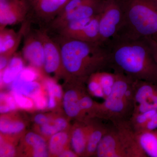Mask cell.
Segmentation results:
<instances>
[{
  "mask_svg": "<svg viewBox=\"0 0 157 157\" xmlns=\"http://www.w3.org/2000/svg\"><path fill=\"white\" fill-rule=\"evenodd\" d=\"M157 129V112L146 124L143 132L152 131Z\"/></svg>",
  "mask_w": 157,
  "mask_h": 157,
  "instance_id": "cell-36",
  "label": "cell"
},
{
  "mask_svg": "<svg viewBox=\"0 0 157 157\" xmlns=\"http://www.w3.org/2000/svg\"><path fill=\"white\" fill-rule=\"evenodd\" d=\"M96 155L98 157H128L118 133L113 125L109 127L101 139Z\"/></svg>",
  "mask_w": 157,
  "mask_h": 157,
  "instance_id": "cell-12",
  "label": "cell"
},
{
  "mask_svg": "<svg viewBox=\"0 0 157 157\" xmlns=\"http://www.w3.org/2000/svg\"><path fill=\"white\" fill-rule=\"evenodd\" d=\"M30 24L27 20L21 24L18 32L6 28L0 30V56L5 57L10 60L19 47L23 38L26 29Z\"/></svg>",
  "mask_w": 157,
  "mask_h": 157,
  "instance_id": "cell-13",
  "label": "cell"
},
{
  "mask_svg": "<svg viewBox=\"0 0 157 157\" xmlns=\"http://www.w3.org/2000/svg\"><path fill=\"white\" fill-rule=\"evenodd\" d=\"M151 41L153 44V46L155 58L157 62V42H155V41L152 40H151Z\"/></svg>",
  "mask_w": 157,
  "mask_h": 157,
  "instance_id": "cell-43",
  "label": "cell"
},
{
  "mask_svg": "<svg viewBox=\"0 0 157 157\" xmlns=\"http://www.w3.org/2000/svg\"><path fill=\"white\" fill-rule=\"evenodd\" d=\"M68 138V135L63 132H59L52 135L49 142L50 152L53 155H59L63 151Z\"/></svg>",
  "mask_w": 157,
  "mask_h": 157,
  "instance_id": "cell-22",
  "label": "cell"
},
{
  "mask_svg": "<svg viewBox=\"0 0 157 157\" xmlns=\"http://www.w3.org/2000/svg\"><path fill=\"white\" fill-rule=\"evenodd\" d=\"M76 153L70 151H62L59 155V156L62 157H76Z\"/></svg>",
  "mask_w": 157,
  "mask_h": 157,
  "instance_id": "cell-41",
  "label": "cell"
},
{
  "mask_svg": "<svg viewBox=\"0 0 157 157\" xmlns=\"http://www.w3.org/2000/svg\"><path fill=\"white\" fill-rule=\"evenodd\" d=\"M134 100L135 107L133 113L157 110V84L135 80Z\"/></svg>",
  "mask_w": 157,
  "mask_h": 157,
  "instance_id": "cell-8",
  "label": "cell"
},
{
  "mask_svg": "<svg viewBox=\"0 0 157 157\" xmlns=\"http://www.w3.org/2000/svg\"><path fill=\"white\" fill-rule=\"evenodd\" d=\"M33 156L35 157H45L48 156L46 143L33 147Z\"/></svg>",
  "mask_w": 157,
  "mask_h": 157,
  "instance_id": "cell-33",
  "label": "cell"
},
{
  "mask_svg": "<svg viewBox=\"0 0 157 157\" xmlns=\"http://www.w3.org/2000/svg\"><path fill=\"white\" fill-rule=\"evenodd\" d=\"M122 11L117 0H105L99 19L98 42L106 44L117 35L123 23Z\"/></svg>",
  "mask_w": 157,
  "mask_h": 157,
  "instance_id": "cell-6",
  "label": "cell"
},
{
  "mask_svg": "<svg viewBox=\"0 0 157 157\" xmlns=\"http://www.w3.org/2000/svg\"><path fill=\"white\" fill-rule=\"evenodd\" d=\"M40 130L43 134L47 135H53L60 132L59 130L54 123L53 124H51L48 123L44 124L42 125Z\"/></svg>",
  "mask_w": 157,
  "mask_h": 157,
  "instance_id": "cell-34",
  "label": "cell"
},
{
  "mask_svg": "<svg viewBox=\"0 0 157 157\" xmlns=\"http://www.w3.org/2000/svg\"><path fill=\"white\" fill-rule=\"evenodd\" d=\"M100 14L93 17L77 35L71 39L88 42H98L99 39V19Z\"/></svg>",
  "mask_w": 157,
  "mask_h": 157,
  "instance_id": "cell-17",
  "label": "cell"
},
{
  "mask_svg": "<svg viewBox=\"0 0 157 157\" xmlns=\"http://www.w3.org/2000/svg\"><path fill=\"white\" fill-rule=\"evenodd\" d=\"M96 104L89 96L82 95L79 100V106L82 113L86 111L92 113Z\"/></svg>",
  "mask_w": 157,
  "mask_h": 157,
  "instance_id": "cell-29",
  "label": "cell"
},
{
  "mask_svg": "<svg viewBox=\"0 0 157 157\" xmlns=\"http://www.w3.org/2000/svg\"><path fill=\"white\" fill-rule=\"evenodd\" d=\"M117 1L124 17L117 34L143 37L157 42V0Z\"/></svg>",
  "mask_w": 157,
  "mask_h": 157,
  "instance_id": "cell-3",
  "label": "cell"
},
{
  "mask_svg": "<svg viewBox=\"0 0 157 157\" xmlns=\"http://www.w3.org/2000/svg\"><path fill=\"white\" fill-rule=\"evenodd\" d=\"M45 85L48 91V95H52L58 98H61V88L54 81L50 79H46Z\"/></svg>",
  "mask_w": 157,
  "mask_h": 157,
  "instance_id": "cell-28",
  "label": "cell"
},
{
  "mask_svg": "<svg viewBox=\"0 0 157 157\" xmlns=\"http://www.w3.org/2000/svg\"><path fill=\"white\" fill-rule=\"evenodd\" d=\"M120 137L128 157H147L140 146L137 132L129 120L112 122Z\"/></svg>",
  "mask_w": 157,
  "mask_h": 157,
  "instance_id": "cell-11",
  "label": "cell"
},
{
  "mask_svg": "<svg viewBox=\"0 0 157 157\" xmlns=\"http://www.w3.org/2000/svg\"><path fill=\"white\" fill-rule=\"evenodd\" d=\"M23 58L19 54H14L7 67L1 72V80L5 84L11 83L25 68Z\"/></svg>",
  "mask_w": 157,
  "mask_h": 157,
  "instance_id": "cell-14",
  "label": "cell"
},
{
  "mask_svg": "<svg viewBox=\"0 0 157 157\" xmlns=\"http://www.w3.org/2000/svg\"><path fill=\"white\" fill-rule=\"evenodd\" d=\"M109 127L104 124L96 127L91 126L85 155L90 156L96 154L98 145Z\"/></svg>",
  "mask_w": 157,
  "mask_h": 157,
  "instance_id": "cell-18",
  "label": "cell"
},
{
  "mask_svg": "<svg viewBox=\"0 0 157 157\" xmlns=\"http://www.w3.org/2000/svg\"><path fill=\"white\" fill-rule=\"evenodd\" d=\"M97 75L106 99L112 91L116 79V73L102 71L97 72Z\"/></svg>",
  "mask_w": 157,
  "mask_h": 157,
  "instance_id": "cell-21",
  "label": "cell"
},
{
  "mask_svg": "<svg viewBox=\"0 0 157 157\" xmlns=\"http://www.w3.org/2000/svg\"><path fill=\"white\" fill-rule=\"evenodd\" d=\"M91 126H78L73 130L71 138L72 146L77 155L85 154Z\"/></svg>",
  "mask_w": 157,
  "mask_h": 157,
  "instance_id": "cell-15",
  "label": "cell"
},
{
  "mask_svg": "<svg viewBox=\"0 0 157 157\" xmlns=\"http://www.w3.org/2000/svg\"><path fill=\"white\" fill-rule=\"evenodd\" d=\"M25 140L28 144L33 146V147L45 143V140L41 136L33 132H30L27 134L25 137Z\"/></svg>",
  "mask_w": 157,
  "mask_h": 157,
  "instance_id": "cell-31",
  "label": "cell"
},
{
  "mask_svg": "<svg viewBox=\"0 0 157 157\" xmlns=\"http://www.w3.org/2000/svg\"><path fill=\"white\" fill-rule=\"evenodd\" d=\"M116 79L112 91L104 102L97 104L93 114L110 121L129 120L135 107L134 81L121 73H116Z\"/></svg>",
  "mask_w": 157,
  "mask_h": 157,
  "instance_id": "cell-4",
  "label": "cell"
},
{
  "mask_svg": "<svg viewBox=\"0 0 157 157\" xmlns=\"http://www.w3.org/2000/svg\"><path fill=\"white\" fill-rule=\"evenodd\" d=\"M109 68L133 80L157 84V62L151 39L118 34L107 42Z\"/></svg>",
  "mask_w": 157,
  "mask_h": 157,
  "instance_id": "cell-1",
  "label": "cell"
},
{
  "mask_svg": "<svg viewBox=\"0 0 157 157\" xmlns=\"http://www.w3.org/2000/svg\"><path fill=\"white\" fill-rule=\"evenodd\" d=\"M60 0H25L29 9L40 10L47 8Z\"/></svg>",
  "mask_w": 157,
  "mask_h": 157,
  "instance_id": "cell-27",
  "label": "cell"
},
{
  "mask_svg": "<svg viewBox=\"0 0 157 157\" xmlns=\"http://www.w3.org/2000/svg\"><path fill=\"white\" fill-rule=\"evenodd\" d=\"M11 87L13 92L31 98L41 91V86L36 80L25 82L17 77L11 83Z\"/></svg>",
  "mask_w": 157,
  "mask_h": 157,
  "instance_id": "cell-20",
  "label": "cell"
},
{
  "mask_svg": "<svg viewBox=\"0 0 157 157\" xmlns=\"http://www.w3.org/2000/svg\"><path fill=\"white\" fill-rule=\"evenodd\" d=\"M54 123L56 125V126L59 130L60 132L66 128L67 125V121L62 118H57L54 121Z\"/></svg>",
  "mask_w": 157,
  "mask_h": 157,
  "instance_id": "cell-37",
  "label": "cell"
},
{
  "mask_svg": "<svg viewBox=\"0 0 157 157\" xmlns=\"http://www.w3.org/2000/svg\"><path fill=\"white\" fill-rule=\"evenodd\" d=\"M24 124L20 121H11L2 119L0 123V131L5 134H15L21 132L24 128Z\"/></svg>",
  "mask_w": 157,
  "mask_h": 157,
  "instance_id": "cell-23",
  "label": "cell"
},
{
  "mask_svg": "<svg viewBox=\"0 0 157 157\" xmlns=\"http://www.w3.org/2000/svg\"><path fill=\"white\" fill-rule=\"evenodd\" d=\"M35 121L39 124L43 125L48 123V119L47 117L43 114H39L35 117Z\"/></svg>",
  "mask_w": 157,
  "mask_h": 157,
  "instance_id": "cell-38",
  "label": "cell"
},
{
  "mask_svg": "<svg viewBox=\"0 0 157 157\" xmlns=\"http://www.w3.org/2000/svg\"><path fill=\"white\" fill-rule=\"evenodd\" d=\"M34 104L37 109L42 110L48 106V101L41 90L37 93L32 98Z\"/></svg>",
  "mask_w": 157,
  "mask_h": 157,
  "instance_id": "cell-30",
  "label": "cell"
},
{
  "mask_svg": "<svg viewBox=\"0 0 157 157\" xmlns=\"http://www.w3.org/2000/svg\"><path fill=\"white\" fill-rule=\"evenodd\" d=\"M88 88L93 96L105 99L104 92L98 80L97 72L93 73L89 77Z\"/></svg>",
  "mask_w": 157,
  "mask_h": 157,
  "instance_id": "cell-24",
  "label": "cell"
},
{
  "mask_svg": "<svg viewBox=\"0 0 157 157\" xmlns=\"http://www.w3.org/2000/svg\"><path fill=\"white\" fill-rule=\"evenodd\" d=\"M10 110H11V109L7 105H4V104H2L1 105V107H0L1 113H6L9 112Z\"/></svg>",
  "mask_w": 157,
  "mask_h": 157,
  "instance_id": "cell-42",
  "label": "cell"
},
{
  "mask_svg": "<svg viewBox=\"0 0 157 157\" xmlns=\"http://www.w3.org/2000/svg\"><path fill=\"white\" fill-rule=\"evenodd\" d=\"M52 36L59 46L63 70L78 81H84L93 73L110 69L106 44L54 34Z\"/></svg>",
  "mask_w": 157,
  "mask_h": 157,
  "instance_id": "cell-2",
  "label": "cell"
},
{
  "mask_svg": "<svg viewBox=\"0 0 157 157\" xmlns=\"http://www.w3.org/2000/svg\"><path fill=\"white\" fill-rule=\"evenodd\" d=\"M105 0H69L46 29L54 34L68 23L101 14Z\"/></svg>",
  "mask_w": 157,
  "mask_h": 157,
  "instance_id": "cell-5",
  "label": "cell"
},
{
  "mask_svg": "<svg viewBox=\"0 0 157 157\" xmlns=\"http://www.w3.org/2000/svg\"><path fill=\"white\" fill-rule=\"evenodd\" d=\"M30 24L26 29L23 38L21 55L30 66L43 69L45 61L43 42L37 29L31 28Z\"/></svg>",
  "mask_w": 157,
  "mask_h": 157,
  "instance_id": "cell-7",
  "label": "cell"
},
{
  "mask_svg": "<svg viewBox=\"0 0 157 157\" xmlns=\"http://www.w3.org/2000/svg\"><path fill=\"white\" fill-rule=\"evenodd\" d=\"M1 101L4 102V105H7L10 108L11 110H14L16 108V104L13 96L9 95L5 93L1 94Z\"/></svg>",
  "mask_w": 157,
  "mask_h": 157,
  "instance_id": "cell-35",
  "label": "cell"
},
{
  "mask_svg": "<svg viewBox=\"0 0 157 157\" xmlns=\"http://www.w3.org/2000/svg\"><path fill=\"white\" fill-rule=\"evenodd\" d=\"M28 13L25 0H0V30L21 24L28 19Z\"/></svg>",
  "mask_w": 157,
  "mask_h": 157,
  "instance_id": "cell-9",
  "label": "cell"
},
{
  "mask_svg": "<svg viewBox=\"0 0 157 157\" xmlns=\"http://www.w3.org/2000/svg\"><path fill=\"white\" fill-rule=\"evenodd\" d=\"M15 149L11 144L2 143L0 149L1 157H12L15 154Z\"/></svg>",
  "mask_w": 157,
  "mask_h": 157,
  "instance_id": "cell-32",
  "label": "cell"
},
{
  "mask_svg": "<svg viewBox=\"0 0 157 157\" xmlns=\"http://www.w3.org/2000/svg\"><path fill=\"white\" fill-rule=\"evenodd\" d=\"M137 134L140 146L147 155L157 157V129Z\"/></svg>",
  "mask_w": 157,
  "mask_h": 157,
  "instance_id": "cell-16",
  "label": "cell"
},
{
  "mask_svg": "<svg viewBox=\"0 0 157 157\" xmlns=\"http://www.w3.org/2000/svg\"><path fill=\"white\" fill-rule=\"evenodd\" d=\"M82 95L74 90H70L65 94L63 107L65 112L68 116L76 117L82 113L79 106V100Z\"/></svg>",
  "mask_w": 157,
  "mask_h": 157,
  "instance_id": "cell-19",
  "label": "cell"
},
{
  "mask_svg": "<svg viewBox=\"0 0 157 157\" xmlns=\"http://www.w3.org/2000/svg\"><path fill=\"white\" fill-rule=\"evenodd\" d=\"M13 96L18 107L24 109H30L33 107L34 102L29 97L13 92Z\"/></svg>",
  "mask_w": 157,
  "mask_h": 157,
  "instance_id": "cell-26",
  "label": "cell"
},
{
  "mask_svg": "<svg viewBox=\"0 0 157 157\" xmlns=\"http://www.w3.org/2000/svg\"><path fill=\"white\" fill-rule=\"evenodd\" d=\"M9 60L8 59L5 57L0 56V70L2 71L7 67L9 63Z\"/></svg>",
  "mask_w": 157,
  "mask_h": 157,
  "instance_id": "cell-39",
  "label": "cell"
},
{
  "mask_svg": "<svg viewBox=\"0 0 157 157\" xmlns=\"http://www.w3.org/2000/svg\"><path fill=\"white\" fill-rule=\"evenodd\" d=\"M39 76L38 69L30 66L24 68L17 77L23 81L32 82L36 80Z\"/></svg>",
  "mask_w": 157,
  "mask_h": 157,
  "instance_id": "cell-25",
  "label": "cell"
},
{
  "mask_svg": "<svg viewBox=\"0 0 157 157\" xmlns=\"http://www.w3.org/2000/svg\"><path fill=\"white\" fill-rule=\"evenodd\" d=\"M56 106L55 97L52 95H49V98L48 101V106L47 107L49 108H53Z\"/></svg>",
  "mask_w": 157,
  "mask_h": 157,
  "instance_id": "cell-40",
  "label": "cell"
},
{
  "mask_svg": "<svg viewBox=\"0 0 157 157\" xmlns=\"http://www.w3.org/2000/svg\"><path fill=\"white\" fill-rule=\"evenodd\" d=\"M41 37L44 48V61L43 70L47 73L58 72L63 70L61 54L59 46L56 40L45 28L37 29Z\"/></svg>",
  "mask_w": 157,
  "mask_h": 157,
  "instance_id": "cell-10",
  "label": "cell"
}]
</instances>
